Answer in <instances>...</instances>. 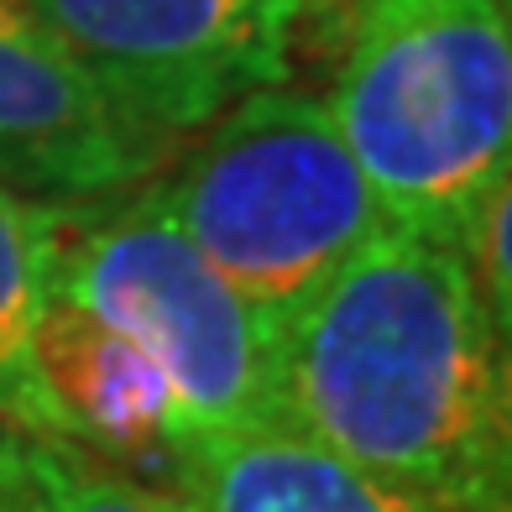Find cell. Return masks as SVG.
Segmentation results:
<instances>
[{"label": "cell", "instance_id": "cell-10", "mask_svg": "<svg viewBox=\"0 0 512 512\" xmlns=\"http://www.w3.org/2000/svg\"><path fill=\"white\" fill-rule=\"evenodd\" d=\"M455 246L465 256V272H471L486 314H492V324L507 335L512 330V178L497 183V189L476 204V215L460 225Z\"/></svg>", "mask_w": 512, "mask_h": 512}, {"label": "cell", "instance_id": "cell-6", "mask_svg": "<svg viewBox=\"0 0 512 512\" xmlns=\"http://www.w3.org/2000/svg\"><path fill=\"white\" fill-rule=\"evenodd\" d=\"M162 152L168 136L115 105L21 0H0V183L53 204L110 199L157 178Z\"/></svg>", "mask_w": 512, "mask_h": 512}, {"label": "cell", "instance_id": "cell-4", "mask_svg": "<svg viewBox=\"0 0 512 512\" xmlns=\"http://www.w3.org/2000/svg\"><path fill=\"white\" fill-rule=\"evenodd\" d=\"M152 194L256 314L267 345L387 225L324 100L288 84L220 110L178 168L152 178Z\"/></svg>", "mask_w": 512, "mask_h": 512}, {"label": "cell", "instance_id": "cell-3", "mask_svg": "<svg viewBox=\"0 0 512 512\" xmlns=\"http://www.w3.org/2000/svg\"><path fill=\"white\" fill-rule=\"evenodd\" d=\"M324 110L387 225L455 241L512 178L507 0H366Z\"/></svg>", "mask_w": 512, "mask_h": 512}, {"label": "cell", "instance_id": "cell-5", "mask_svg": "<svg viewBox=\"0 0 512 512\" xmlns=\"http://www.w3.org/2000/svg\"><path fill=\"white\" fill-rule=\"evenodd\" d=\"M105 95L157 136L288 84L309 0H21Z\"/></svg>", "mask_w": 512, "mask_h": 512}, {"label": "cell", "instance_id": "cell-7", "mask_svg": "<svg viewBox=\"0 0 512 512\" xmlns=\"http://www.w3.org/2000/svg\"><path fill=\"white\" fill-rule=\"evenodd\" d=\"M162 492L178 512H465L366 471L272 418L209 434L173 455Z\"/></svg>", "mask_w": 512, "mask_h": 512}, {"label": "cell", "instance_id": "cell-9", "mask_svg": "<svg viewBox=\"0 0 512 512\" xmlns=\"http://www.w3.org/2000/svg\"><path fill=\"white\" fill-rule=\"evenodd\" d=\"M0 512H178V502L84 445L0 429Z\"/></svg>", "mask_w": 512, "mask_h": 512}, {"label": "cell", "instance_id": "cell-1", "mask_svg": "<svg viewBox=\"0 0 512 512\" xmlns=\"http://www.w3.org/2000/svg\"><path fill=\"white\" fill-rule=\"evenodd\" d=\"M267 418L465 512H512V377L455 241L382 225L267 345Z\"/></svg>", "mask_w": 512, "mask_h": 512}, {"label": "cell", "instance_id": "cell-8", "mask_svg": "<svg viewBox=\"0 0 512 512\" xmlns=\"http://www.w3.org/2000/svg\"><path fill=\"white\" fill-rule=\"evenodd\" d=\"M58 204L0 183V429L68 439L37 366V324L48 293Z\"/></svg>", "mask_w": 512, "mask_h": 512}, {"label": "cell", "instance_id": "cell-2", "mask_svg": "<svg viewBox=\"0 0 512 512\" xmlns=\"http://www.w3.org/2000/svg\"><path fill=\"white\" fill-rule=\"evenodd\" d=\"M37 366L68 445L162 465L267 418V330L183 241L152 178L58 204Z\"/></svg>", "mask_w": 512, "mask_h": 512}]
</instances>
